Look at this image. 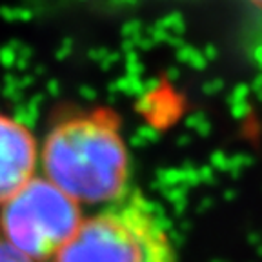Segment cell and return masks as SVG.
Wrapping results in <instances>:
<instances>
[{"label": "cell", "mask_w": 262, "mask_h": 262, "mask_svg": "<svg viewBox=\"0 0 262 262\" xmlns=\"http://www.w3.org/2000/svg\"><path fill=\"white\" fill-rule=\"evenodd\" d=\"M38 159L46 179L80 206H106L129 191V149L119 115L107 107L58 119Z\"/></svg>", "instance_id": "6da1fadb"}, {"label": "cell", "mask_w": 262, "mask_h": 262, "mask_svg": "<svg viewBox=\"0 0 262 262\" xmlns=\"http://www.w3.org/2000/svg\"><path fill=\"white\" fill-rule=\"evenodd\" d=\"M51 262H179L159 208L140 191L84 217Z\"/></svg>", "instance_id": "7a4b0ae2"}, {"label": "cell", "mask_w": 262, "mask_h": 262, "mask_svg": "<svg viewBox=\"0 0 262 262\" xmlns=\"http://www.w3.org/2000/svg\"><path fill=\"white\" fill-rule=\"evenodd\" d=\"M82 206L46 177H33L0 206V233L33 262H51L82 222Z\"/></svg>", "instance_id": "3957f363"}, {"label": "cell", "mask_w": 262, "mask_h": 262, "mask_svg": "<svg viewBox=\"0 0 262 262\" xmlns=\"http://www.w3.org/2000/svg\"><path fill=\"white\" fill-rule=\"evenodd\" d=\"M38 144L22 120L0 111V206L35 177Z\"/></svg>", "instance_id": "277c9868"}, {"label": "cell", "mask_w": 262, "mask_h": 262, "mask_svg": "<svg viewBox=\"0 0 262 262\" xmlns=\"http://www.w3.org/2000/svg\"><path fill=\"white\" fill-rule=\"evenodd\" d=\"M0 262H33V260L26 258L22 253H18V251L2 237V233H0Z\"/></svg>", "instance_id": "5b68a950"}, {"label": "cell", "mask_w": 262, "mask_h": 262, "mask_svg": "<svg viewBox=\"0 0 262 262\" xmlns=\"http://www.w3.org/2000/svg\"><path fill=\"white\" fill-rule=\"evenodd\" d=\"M250 2H251V4L257 6V8H260V9H262V0H250Z\"/></svg>", "instance_id": "8992f818"}]
</instances>
